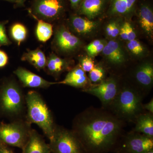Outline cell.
<instances>
[{
	"label": "cell",
	"instance_id": "6da1fadb",
	"mask_svg": "<svg viewBox=\"0 0 153 153\" xmlns=\"http://www.w3.org/2000/svg\"><path fill=\"white\" fill-rule=\"evenodd\" d=\"M125 123L108 109L90 107L76 116L71 130L84 150L88 153H103L117 142Z\"/></svg>",
	"mask_w": 153,
	"mask_h": 153
},
{
	"label": "cell",
	"instance_id": "7a4b0ae2",
	"mask_svg": "<svg viewBox=\"0 0 153 153\" xmlns=\"http://www.w3.org/2000/svg\"><path fill=\"white\" fill-rule=\"evenodd\" d=\"M143 97L134 88L121 86L116 97L106 109L125 122L134 123L137 117L145 112Z\"/></svg>",
	"mask_w": 153,
	"mask_h": 153
},
{
	"label": "cell",
	"instance_id": "3957f363",
	"mask_svg": "<svg viewBox=\"0 0 153 153\" xmlns=\"http://www.w3.org/2000/svg\"><path fill=\"white\" fill-rule=\"evenodd\" d=\"M27 108L26 121L30 125L36 124L51 140L56 125L52 113L41 94L35 91H30L25 96Z\"/></svg>",
	"mask_w": 153,
	"mask_h": 153
},
{
	"label": "cell",
	"instance_id": "277c9868",
	"mask_svg": "<svg viewBox=\"0 0 153 153\" xmlns=\"http://www.w3.org/2000/svg\"><path fill=\"white\" fill-rule=\"evenodd\" d=\"M26 105L22 89L14 79L5 80L0 85V115L10 118L20 117Z\"/></svg>",
	"mask_w": 153,
	"mask_h": 153
},
{
	"label": "cell",
	"instance_id": "5b68a950",
	"mask_svg": "<svg viewBox=\"0 0 153 153\" xmlns=\"http://www.w3.org/2000/svg\"><path fill=\"white\" fill-rule=\"evenodd\" d=\"M31 125L21 119L9 123H0V142L11 146L23 149L31 128Z\"/></svg>",
	"mask_w": 153,
	"mask_h": 153
},
{
	"label": "cell",
	"instance_id": "8992f818",
	"mask_svg": "<svg viewBox=\"0 0 153 153\" xmlns=\"http://www.w3.org/2000/svg\"><path fill=\"white\" fill-rule=\"evenodd\" d=\"M67 8V0H33L28 11L30 15L50 23L63 17Z\"/></svg>",
	"mask_w": 153,
	"mask_h": 153
},
{
	"label": "cell",
	"instance_id": "52a82bcc",
	"mask_svg": "<svg viewBox=\"0 0 153 153\" xmlns=\"http://www.w3.org/2000/svg\"><path fill=\"white\" fill-rule=\"evenodd\" d=\"M52 153H84L79 140L72 130L56 126L49 144Z\"/></svg>",
	"mask_w": 153,
	"mask_h": 153
},
{
	"label": "cell",
	"instance_id": "ba28073f",
	"mask_svg": "<svg viewBox=\"0 0 153 153\" xmlns=\"http://www.w3.org/2000/svg\"><path fill=\"white\" fill-rule=\"evenodd\" d=\"M121 88L118 80L111 77L82 91L97 97L101 101L102 108L107 109L116 97Z\"/></svg>",
	"mask_w": 153,
	"mask_h": 153
},
{
	"label": "cell",
	"instance_id": "9c48e42d",
	"mask_svg": "<svg viewBox=\"0 0 153 153\" xmlns=\"http://www.w3.org/2000/svg\"><path fill=\"white\" fill-rule=\"evenodd\" d=\"M81 45L80 39L65 26H60L55 32L52 46L57 52L62 54H71L78 50Z\"/></svg>",
	"mask_w": 153,
	"mask_h": 153
},
{
	"label": "cell",
	"instance_id": "30bf717a",
	"mask_svg": "<svg viewBox=\"0 0 153 153\" xmlns=\"http://www.w3.org/2000/svg\"><path fill=\"white\" fill-rule=\"evenodd\" d=\"M123 148L126 153H146L153 149V138L133 131L126 136Z\"/></svg>",
	"mask_w": 153,
	"mask_h": 153
},
{
	"label": "cell",
	"instance_id": "8fae6325",
	"mask_svg": "<svg viewBox=\"0 0 153 153\" xmlns=\"http://www.w3.org/2000/svg\"><path fill=\"white\" fill-rule=\"evenodd\" d=\"M24 87L31 88H48L56 84L55 82L47 81L32 71L23 67H19L14 71Z\"/></svg>",
	"mask_w": 153,
	"mask_h": 153
},
{
	"label": "cell",
	"instance_id": "7c38bea8",
	"mask_svg": "<svg viewBox=\"0 0 153 153\" xmlns=\"http://www.w3.org/2000/svg\"><path fill=\"white\" fill-rule=\"evenodd\" d=\"M109 3V0H82L76 12L92 20L104 13Z\"/></svg>",
	"mask_w": 153,
	"mask_h": 153
},
{
	"label": "cell",
	"instance_id": "4fadbf2b",
	"mask_svg": "<svg viewBox=\"0 0 153 153\" xmlns=\"http://www.w3.org/2000/svg\"><path fill=\"white\" fill-rule=\"evenodd\" d=\"M55 83L82 88V90L89 88L92 85L90 79L86 76L85 72L82 70L79 65L69 71L65 79L62 81L55 82Z\"/></svg>",
	"mask_w": 153,
	"mask_h": 153
},
{
	"label": "cell",
	"instance_id": "5bb4252c",
	"mask_svg": "<svg viewBox=\"0 0 153 153\" xmlns=\"http://www.w3.org/2000/svg\"><path fill=\"white\" fill-rule=\"evenodd\" d=\"M134 77L140 88V93L144 97L145 91L152 88L153 82V66L150 63H145L137 67Z\"/></svg>",
	"mask_w": 153,
	"mask_h": 153
},
{
	"label": "cell",
	"instance_id": "9a60e30c",
	"mask_svg": "<svg viewBox=\"0 0 153 153\" xmlns=\"http://www.w3.org/2000/svg\"><path fill=\"white\" fill-rule=\"evenodd\" d=\"M73 65L72 60L60 58L55 53H52L47 58L44 69L49 75L57 78L63 72L70 71L73 68Z\"/></svg>",
	"mask_w": 153,
	"mask_h": 153
},
{
	"label": "cell",
	"instance_id": "2e32d148",
	"mask_svg": "<svg viewBox=\"0 0 153 153\" xmlns=\"http://www.w3.org/2000/svg\"><path fill=\"white\" fill-rule=\"evenodd\" d=\"M22 150L23 153H52L49 144L33 129L30 130L27 141Z\"/></svg>",
	"mask_w": 153,
	"mask_h": 153
},
{
	"label": "cell",
	"instance_id": "e0dca14e",
	"mask_svg": "<svg viewBox=\"0 0 153 153\" xmlns=\"http://www.w3.org/2000/svg\"><path fill=\"white\" fill-rule=\"evenodd\" d=\"M137 0H109L108 13L112 16H128L136 8Z\"/></svg>",
	"mask_w": 153,
	"mask_h": 153
},
{
	"label": "cell",
	"instance_id": "ac0fdd59",
	"mask_svg": "<svg viewBox=\"0 0 153 153\" xmlns=\"http://www.w3.org/2000/svg\"><path fill=\"white\" fill-rule=\"evenodd\" d=\"M102 52L105 59L112 65H121L126 60L123 48L116 41H109L105 44Z\"/></svg>",
	"mask_w": 153,
	"mask_h": 153
},
{
	"label": "cell",
	"instance_id": "d6986e66",
	"mask_svg": "<svg viewBox=\"0 0 153 153\" xmlns=\"http://www.w3.org/2000/svg\"><path fill=\"white\" fill-rule=\"evenodd\" d=\"M70 22L73 30L79 35H85L92 33L95 31L97 26V22L77 15L71 16Z\"/></svg>",
	"mask_w": 153,
	"mask_h": 153
},
{
	"label": "cell",
	"instance_id": "ffe728a7",
	"mask_svg": "<svg viewBox=\"0 0 153 153\" xmlns=\"http://www.w3.org/2000/svg\"><path fill=\"white\" fill-rule=\"evenodd\" d=\"M141 27L148 36L152 37L153 12L152 7L146 3L141 4L138 11Z\"/></svg>",
	"mask_w": 153,
	"mask_h": 153
},
{
	"label": "cell",
	"instance_id": "44dd1931",
	"mask_svg": "<svg viewBox=\"0 0 153 153\" xmlns=\"http://www.w3.org/2000/svg\"><path fill=\"white\" fill-rule=\"evenodd\" d=\"M134 123V131L153 138V114L145 112L141 114L137 118Z\"/></svg>",
	"mask_w": 153,
	"mask_h": 153
},
{
	"label": "cell",
	"instance_id": "7402d4cb",
	"mask_svg": "<svg viewBox=\"0 0 153 153\" xmlns=\"http://www.w3.org/2000/svg\"><path fill=\"white\" fill-rule=\"evenodd\" d=\"M22 61H27L38 71L45 69L47 59L44 52L40 48L29 50L24 53L21 58Z\"/></svg>",
	"mask_w": 153,
	"mask_h": 153
},
{
	"label": "cell",
	"instance_id": "603a6c76",
	"mask_svg": "<svg viewBox=\"0 0 153 153\" xmlns=\"http://www.w3.org/2000/svg\"><path fill=\"white\" fill-rule=\"evenodd\" d=\"M37 22L36 36L38 41L41 42H47L53 34V26L49 22L38 19L33 15H30Z\"/></svg>",
	"mask_w": 153,
	"mask_h": 153
},
{
	"label": "cell",
	"instance_id": "cb8c5ba5",
	"mask_svg": "<svg viewBox=\"0 0 153 153\" xmlns=\"http://www.w3.org/2000/svg\"><path fill=\"white\" fill-rule=\"evenodd\" d=\"M10 33L12 38L19 46L27 38V30L24 25L20 23H16L11 27Z\"/></svg>",
	"mask_w": 153,
	"mask_h": 153
},
{
	"label": "cell",
	"instance_id": "d4e9b609",
	"mask_svg": "<svg viewBox=\"0 0 153 153\" xmlns=\"http://www.w3.org/2000/svg\"><path fill=\"white\" fill-rule=\"evenodd\" d=\"M106 72L101 66H94V68L89 72V79L91 82L98 83L105 79Z\"/></svg>",
	"mask_w": 153,
	"mask_h": 153
},
{
	"label": "cell",
	"instance_id": "484cf974",
	"mask_svg": "<svg viewBox=\"0 0 153 153\" xmlns=\"http://www.w3.org/2000/svg\"><path fill=\"white\" fill-rule=\"evenodd\" d=\"M127 48L132 54L136 56H140L145 52V48L139 41L135 40L129 41Z\"/></svg>",
	"mask_w": 153,
	"mask_h": 153
},
{
	"label": "cell",
	"instance_id": "4316f807",
	"mask_svg": "<svg viewBox=\"0 0 153 153\" xmlns=\"http://www.w3.org/2000/svg\"><path fill=\"white\" fill-rule=\"evenodd\" d=\"M79 66L85 72H89L94 67V62L90 57H85L80 60Z\"/></svg>",
	"mask_w": 153,
	"mask_h": 153
},
{
	"label": "cell",
	"instance_id": "83f0119b",
	"mask_svg": "<svg viewBox=\"0 0 153 153\" xmlns=\"http://www.w3.org/2000/svg\"><path fill=\"white\" fill-rule=\"evenodd\" d=\"M11 43L6 33L5 23L0 22V46H8Z\"/></svg>",
	"mask_w": 153,
	"mask_h": 153
},
{
	"label": "cell",
	"instance_id": "f1b7e54d",
	"mask_svg": "<svg viewBox=\"0 0 153 153\" xmlns=\"http://www.w3.org/2000/svg\"><path fill=\"white\" fill-rule=\"evenodd\" d=\"M123 25L126 32L127 41H129L135 40L136 37V35L131 25L128 22H125Z\"/></svg>",
	"mask_w": 153,
	"mask_h": 153
},
{
	"label": "cell",
	"instance_id": "f546056e",
	"mask_svg": "<svg viewBox=\"0 0 153 153\" xmlns=\"http://www.w3.org/2000/svg\"><path fill=\"white\" fill-rule=\"evenodd\" d=\"M105 44H105V43H104V42H102L96 48L92 49L91 51H89V52H88V53L91 56H96V55L99 54L100 52H102Z\"/></svg>",
	"mask_w": 153,
	"mask_h": 153
},
{
	"label": "cell",
	"instance_id": "4dcf8cb0",
	"mask_svg": "<svg viewBox=\"0 0 153 153\" xmlns=\"http://www.w3.org/2000/svg\"><path fill=\"white\" fill-rule=\"evenodd\" d=\"M8 62V57L5 52L0 50V68H3Z\"/></svg>",
	"mask_w": 153,
	"mask_h": 153
},
{
	"label": "cell",
	"instance_id": "1f68e13d",
	"mask_svg": "<svg viewBox=\"0 0 153 153\" xmlns=\"http://www.w3.org/2000/svg\"><path fill=\"white\" fill-rule=\"evenodd\" d=\"M102 42V41L100 40H96L92 41L85 47L86 52L88 53L92 49H95L98 45L101 44Z\"/></svg>",
	"mask_w": 153,
	"mask_h": 153
},
{
	"label": "cell",
	"instance_id": "d6a6232c",
	"mask_svg": "<svg viewBox=\"0 0 153 153\" xmlns=\"http://www.w3.org/2000/svg\"><path fill=\"white\" fill-rule=\"evenodd\" d=\"M82 0H69L71 8L77 11L81 4Z\"/></svg>",
	"mask_w": 153,
	"mask_h": 153
},
{
	"label": "cell",
	"instance_id": "836d02e7",
	"mask_svg": "<svg viewBox=\"0 0 153 153\" xmlns=\"http://www.w3.org/2000/svg\"><path fill=\"white\" fill-rule=\"evenodd\" d=\"M9 146L0 142V153H14Z\"/></svg>",
	"mask_w": 153,
	"mask_h": 153
},
{
	"label": "cell",
	"instance_id": "e575fe53",
	"mask_svg": "<svg viewBox=\"0 0 153 153\" xmlns=\"http://www.w3.org/2000/svg\"><path fill=\"white\" fill-rule=\"evenodd\" d=\"M120 30V29L119 27V26L116 22H113L112 33L111 37L112 38H116L119 35Z\"/></svg>",
	"mask_w": 153,
	"mask_h": 153
},
{
	"label": "cell",
	"instance_id": "d590c367",
	"mask_svg": "<svg viewBox=\"0 0 153 153\" xmlns=\"http://www.w3.org/2000/svg\"><path fill=\"white\" fill-rule=\"evenodd\" d=\"M143 108L144 110H147L149 112L153 114V99L152 100L148 103L143 104Z\"/></svg>",
	"mask_w": 153,
	"mask_h": 153
},
{
	"label": "cell",
	"instance_id": "8d00e7d4",
	"mask_svg": "<svg viewBox=\"0 0 153 153\" xmlns=\"http://www.w3.org/2000/svg\"><path fill=\"white\" fill-rule=\"evenodd\" d=\"M119 35L120 36L121 38L123 40H124V41H127V36L125 28L123 25L121 28L120 29Z\"/></svg>",
	"mask_w": 153,
	"mask_h": 153
},
{
	"label": "cell",
	"instance_id": "74e56055",
	"mask_svg": "<svg viewBox=\"0 0 153 153\" xmlns=\"http://www.w3.org/2000/svg\"><path fill=\"white\" fill-rule=\"evenodd\" d=\"M113 22H111L107 26L105 31L106 34L109 37H111L112 33Z\"/></svg>",
	"mask_w": 153,
	"mask_h": 153
},
{
	"label": "cell",
	"instance_id": "f35d334b",
	"mask_svg": "<svg viewBox=\"0 0 153 153\" xmlns=\"http://www.w3.org/2000/svg\"><path fill=\"white\" fill-rule=\"evenodd\" d=\"M27 0H21V2L18 5L16 6L17 7H23L24 6V4Z\"/></svg>",
	"mask_w": 153,
	"mask_h": 153
},
{
	"label": "cell",
	"instance_id": "ab89813d",
	"mask_svg": "<svg viewBox=\"0 0 153 153\" xmlns=\"http://www.w3.org/2000/svg\"><path fill=\"white\" fill-rule=\"evenodd\" d=\"M12 1H13L14 3H16V6L18 5V4H20V3L21 2V0H12Z\"/></svg>",
	"mask_w": 153,
	"mask_h": 153
},
{
	"label": "cell",
	"instance_id": "60d3db41",
	"mask_svg": "<svg viewBox=\"0 0 153 153\" xmlns=\"http://www.w3.org/2000/svg\"><path fill=\"white\" fill-rule=\"evenodd\" d=\"M146 153H153V149L149 151L148 152Z\"/></svg>",
	"mask_w": 153,
	"mask_h": 153
},
{
	"label": "cell",
	"instance_id": "b9f144b4",
	"mask_svg": "<svg viewBox=\"0 0 153 153\" xmlns=\"http://www.w3.org/2000/svg\"><path fill=\"white\" fill-rule=\"evenodd\" d=\"M7 1H9L13 2H14L13 1H12V0H7Z\"/></svg>",
	"mask_w": 153,
	"mask_h": 153
}]
</instances>
